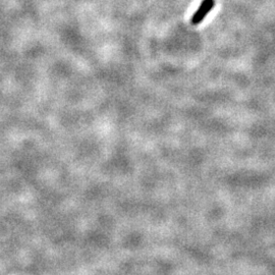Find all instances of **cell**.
I'll list each match as a JSON object with an SVG mask.
<instances>
[{
	"label": "cell",
	"mask_w": 275,
	"mask_h": 275,
	"mask_svg": "<svg viewBox=\"0 0 275 275\" xmlns=\"http://www.w3.org/2000/svg\"><path fill=\"white\" fill-rule=\"evenodd\" d=\"M214 6H215V0H203L198 10L196 11L194 16L192 17V20H191L192 25L194 26L200 25L204 21V19L209 15V13L214 8Z\"/></svg>",
	"instance_id": "cell-1"
}]
</instances>
